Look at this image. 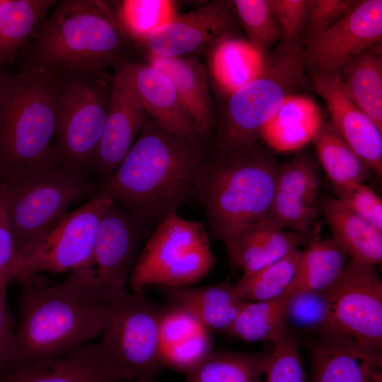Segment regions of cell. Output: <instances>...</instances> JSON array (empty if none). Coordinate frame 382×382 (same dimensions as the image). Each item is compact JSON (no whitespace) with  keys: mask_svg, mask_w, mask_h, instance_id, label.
I'll use <instances>...</instances> for the list:
<instances>
[{"mask_svg":"<svg viewBox=\"0 0 382 382\" xmlns=\"http://www.w3.org/2000/svg\"><path fill=\"white\" fill-rule=\"evenodd\" d=\"M204 163L203 147L149 118L129 152L93 196L107 198L147 227H156L194 199Z\"/></svg>","mask_w":382,"mask_h":382,"instance_id":"obj_1","label":"cell"},{"mask_svg":"<svg viewBox=\"0 0 382 382\" xmlns=\"http://www.w3.org/2000/svg\"><path fill=\"white\" fill-rule=\"evenodd\" d=\"M33 277L21 282L17 367L91 343L107 318L109 303L98 291L93 267L73 270L52 285L37 284Z\"/></svg>","mask_w":382,"mask_h":382,"instance_id":"obj_2","label":"cell"},{"mask_svg":"<svg viewBox=\"0 0 382 382\" xmlns=\"http://www.w3.org/2000/svg\"><path fill=\"white\" fill-rule=\"evenodd\" d=\"M56 120L54 73L31 62L16 74L0 67V185L59 168Z\"/></svg>","mask_w":382,"mask_h":382,"instance_id":"obj_3","label":"cell"},{"mask_svg":"<svg viewBox=\"0 0 382 382\" xmlns=\"http://www.w3.org/2000/svg\"><path fill=\"white\" fill-rule=\"evenodd\" d=\"M280 166L265 146L205 150L194 199L203 207L210 232L224 245L268 212Z\"/></svg>","mask_w":382,"mask_h":382,"instance_id":"obj_4","label":"cell"},{"mask_svg":"<svg viewBox=\"0 0 382 382\" xmlns=\"http://www.w3.org/2000/svg\"><path fill=\"white\" fill-rule=\"evenodd\" d=\"M131 40L106 2L62 0L33 37L29 62L52 73L104 74L120 66Z\"/></svg>","mask_w":382,"mask_h":382,"instance_id":"obj_5","label":"cell"},{"mask_svg":"<svg viewBox=\"0 0 382 382\" xmlns=\"http://www.w3.org/2000/svg\"><path fill=\"white\" fill-rule=\"evenodd\" d=\"M306 71L302 43L278 42L258 74L227 97L209 150L241 149L257 142L265 125L303 84Z\"/></svg>","mask_w":382,"mask_h":382,"instance_id":"obj_6","label":"cell"},{"mask_svg":"<svg viewBox=\"0 0 382 382\" xmlns=\"http://www.w3.org/2000/svg\"><path fill=\"white\" fill-rule=\"evenodd\" d=\"M57 120L54 150L59 168L93 170L109 108L112 84L106 73H54Z\"/></svg>","mask_w":382,"mask_h":382,"instance_id":"obj_7","label":"cell"},{"mask_svg":"<svg viewBox=\"0 0 382 382\" xmlns=\"http://www.w3.org/2000/svg\"><path fill=\"white\" fill-rule=\"evenodd\" d=\"M215 257L203 224L176 212L155 227L139 252L129 276L133 291L148 286H192L213 269Z\"/></svg>","mask_w":382,"mask_h":382,"instance_id":"obj_8","label":"cell"},{"mask_svg":"<svg viewBox=\"0 0 382 382\" xmlns=\"http://www.w3.org/2000/svg\"><path fill=\"white\" fill-rule=\"evenodd\" d=\"M4 190L6 212L22 255L62 219L76 200L96 186L85 174L63 168L11 185Z\"/></svg>","mask_w":382,"mask_h":382,"instance_id":"obj_9","label":"cell"},{"mask_svg":"<svg viewBox=\"0 0 382 382\" xmlns=\"http://www.w3.org/2000/svg\"><path fill=\"white\" fill-rule=\"evenodd\" d=\"M161 311L143 291L108 303L100 344L132 382H155L165 368L158 330Z\"/></svg>","mask_w":382,"mask_h":382,"instance_id":"obj_10","label":"cell"},{"mask_svg":"<svg viewBox=\"0 0 382 382\" xmlns=\"http://www.w3.org/2000/svg\"><path fill=\"white\" fill-rule=\"evenodd\" d=\"M111 202L93 196L82 206L66 213L22 255L18 281L39 272L61 273L93 267L100 223Z\"/></svg>","mask_w":382,"mask_h":382,"instance_id":"obj_11","label":"cell"},{"mask_svg":"<svg viewBox=\"0 0 382 382\" xmlns=\"http://www.w3.org/2000/svg\"><path fill=\"white\" fill-rule=\"evenodd\" d=\"M328 292L337 332L381 361L382 282L375 265L349 259Z\"/></svg>","mask_w":382,"mask_h":382,"instance_id":"obj_12","label":"cell"},{"mask_svg":"<svg viewBox=\"0 0 382 382\" xmlns=\"http://www.w3.org/2000/svg\"><path fill=\"white\" fill-rule=\"evenodd\" d=\"M148 228L115 202H111L105 211L96 242L93 270L98 291L107 302L129 294L127 281Z\"/></svg>","mask_w":382,"mask_h":382,"instance_id":"obj_13","label":"cell"},{"mask_svg":"<svg viewBox=\"0 0 382 382\" xmlns=\"http://www.w3.org/2000/svg\"><path fill=\"white\" fill-rule=\"evenodd\" d=\"M382 42V1H357L323 33L302 42L309 73L340 71L349 60Z\"/></svg>","mask_w":382,"mask_h":382,"instance_id":"obj_14","label":"cell"},{"mask_svg":"<svg viewBox=\"0 0 382 382\" xmlns=\"http://www.w3.org/2000/svg\"><path fill=\"white\" fill-rule=\"evenodd\" d=\"M239 22L233 1L213 0L190 11L175 14L152 32L144 45L150 54L185 57L236 34Z\"/></svg>","mask_w":382,"mask_h":382,"instance_id":"obj_15","label":"cell"},{"mask_svg":"<svg viewBox=\"0 0 382 382\" xmlns=\"http://www.w3.org/2000/svg\"><path fill=\"white\" fill-rule=\"evenodd\" d=\"M320 187L315 160L308 153H298L279 167L272 202L262 221L285 230L308 231L320 212Z\"/></svg>","mask_w":382,"mask_h":382,"instance_id":"obj_16","label":"cell"},{"mask_svg":"<svg viewBox=\"0 0 382 382\" xmlns=\"http://www.w3.org/2000/svg\"><path fill=\"white\" fill-rule=\"evenodd\" d=\"M338 134L372 173L382 175V130L348 95L340 71L309 73Z\"/></svg>","mask_w":382,"mask_h":382,"instance_id":"obj_17","label":"cell"},{"mask_svg":"<svg viewBox=\"0 0 382 382\" xmlns=\"http://www.w3.org/2000/svg\"><path fill=\"white\" fill-rule=\"evenodd\" d=\"M130 381L122 369L100 343H89L69 353L37 359L17 367L0 382Z\"/></svg>","mask_w":382,"mask_h":382,"instance_id":"obj_18","label":"cell"},{"mask_svg":"<svg viewBox=\"0 0 382 382\" xmlns=\"http://www.w3.org/2000/svg\"><path fill=\"white\" fill-rule=\"evenodd\" d=\"M149 117L125 74L113 76L105 127L93 167L101 181L117 168Z\"/></svg>","mask_w":382,"mask_h":382,"instance_id":"obj_19","label":"cell"},{"mask_svg":"<svg viewBox=\"0 0 382 382\" xmlns=\"http://www.w3.org/2000/svg\"><path fill=\"white\" fill-rule=\"evenodd\" d=\"M125 74L148 117L161 128L203 147L197 129L183 108L170 79L150 64L123 60Z\"/></svg>","mask_w":382,"mask_h":382,"instance_id":"obj_20","label":"cell"},{"mask_svg":"<svg viewBox=\"0 0 382 382\" xmlns=\"http://www.w3.org/2000/svg\"><path fill=\"white\" fill-rule=\"evenodd\" d=\"M310 382H379L381 361L352 340L336 333L306 338Z\"/></svg>","mask_w":382,"mask_h":382,"instance_id":"obj_21","label":"cell"},{"mask_svg":"<svg viewBox=\"0 0 382 382\" xmlns=\"http://www.w3.org/2000/svg\"><path fill=\"white\" fill-rule=\"evenodd\" d=\"M319 238L318 226L306 232H296L274 227L261 220L250 225L225 247L231 265L243 274H248Z\"/></svg>","mask_w":382,"mask_h":382,"instance_id":"obj_22","label":"cell"},{"mask_svg":"<svg viewBox=\"0 0 382 382\" xmlns=\"http://www.w3.org/2000/svg\"><path fill=\"white\" fill-rule=\"evenodd\" d=\"M149 64L170 79L203 145L212 136L215 123L204 66L185 56L165 57L154 54H150Z\"/></svg>","mask_w":382,"mask_h":382,"instance_id":"obj_23","label":"cell"},{"mask_svg":"<svg viewBox=\"0 0 382 382\" xmlns=\"http://www.w3.org/2000/svg\"><path fill=\"white\" fill-rule=\"evenodd\" d=\"M163 292L170 305L188 311L210 332H226L245 303L229 282L204 286L163 287Z\"/></svg>","mask_w":382,"mask_h":382,"instance_id":"obj_24","label":"cell"},{"mask_svg":"<svg viewBox=\"0 0 382 382\" xmlns=\"http://www.w3.org/2000/svg\"><path fill=\"white\" fill-rule=\"evenodd\" d=\"M318 205L333 239L350 260L373 265L381 262L382 231L347 209L335 197H321Z\"/></svg>","mask_w":382,"mask_h":382,"instance_id":"obj_25","label":"cell"},{"mask_svg":"<svg viewBox=\"0 0 382 382\" xmlns=\"http://www.w3.org/2000/svg\"><path fill=\"white\" fill-rule=\"evenodd\" d=\"M321 121L313 100L293 94L265 125L260 138L270 149L277 151L296 150L312 140Z\"/></svg>","mask_w":382,"mask_h":382,"instance_id":"obj_26","label":"cell"},{"mask_svg":"<svg viewBox=\"0 0 382 382\" xmlns=\"http://www.w3.org/2000/svg\"><path fill=\"white\" fill-rule=\"evenodd\" d=\"M265 57L247 40L233 34L211 48L210 71L220 90L228 97L258 74Z\"/></svg>","mask_w":382,"mask_h":382,"instance_id":"obj_27","label":"cell"},{"mask_svg":"<svg viewBox=\"0 0 382 382\" xmlns=\"http://www.w3.org/2000/svg\"><path fill=\"white\" fill-rule=\"evenodd\" d=\"M340 71L349 97L382 130V42L359 54Z\"/></svg>","mask_w":382,"mask_h":382,"instance_id":"obj_28","label":"cell"},{"mask_svg":"<svg viewBox=\"0 0 382 382\" xmlns=\"http://www.w3.org/2000/svg\"><path fill=\"white\" fill-rule=\"evenodd\" d=\"M54 0H3L0 4V67L11 63L47 18Z\"/></svg>","mask_w":382,"mask_h":382,"instance_id":"obj_29","label":"cell"},{"mask_svg":"<svg viewBox=\"0 0 382 382\" xmlns=\"http://www.w3.org/2000/svg\"><path fill=\"white\" fill-rule=\"evenodd\" d=\"M294 291L289 287L280 296L267 301L245 302L227 335L246 342L274 343L286 331L288 306Z\"/></svg>","mask_w":382,"mask_h":382,"instance_id":"obj_30","label":"cell"},{"mask_svg":"<svg viewBox=\"0 0 382 382\" xmlns=\"http://www.w3.org/2000/svg\"><path fill=\"white\" fill-rule=\"evenodd\" d=\"M316 157L334 187L363 183L371 171L342 139L331 122L321 121L312 139Z\"/></svg>","mask_w":382,"mask_h":382,"instance_id":"obj_31","label":"cell"},{"mask_svg":"<svg viewBox=\"0 0 382 382\" xmlns=\"http://www.w3.org/2000/svg\"><path fill=\"white\" fill-rule=\"evenodd\" d=\"M349 258L332 237L319 238L302 251L296 274L289 288L296 291H327L337 279Z\"/></svg>","mask_w":382,"mask_h":382,"instance_id":"obj_32","label":"cell"},{"mask_svg":"<svg viewBox=\"0 0 382 382\" xmlns=\"http://www.w3.org/2000/svg\"><path fill=\"white\" fill-rule=\"evenodd\" d=\"M268 353L212 351L185 373V382H263Z\"/></svg>","mask_w":382,"mask_h":382,"instance_id":"obj_33","label":"cell"},{"mask_svg":"<svg viewBox=\"0 0 382 382\" xmlns=\"http://www.w3.org/2000/svg\"><path fill=\"white\" fill-rule=\"evenodd\" d=\"M301 253L295 248L277 262L253 273L243 274L234 285L236 294L245 302L280 296L288 290L295 277Z\"/></svg>","mask_w":382,"mask_h":382,"instance_id":"obj_34","label":"cell"},{"mask_svg":"<svg viewBox=\"0 0 382 382\" xmlns=\"http://www.w3.org/2000/svg\"><path fill=\"white\" fill-rule=\"evenodd\" d=\"M294 291L287 309V329L298 336L300 333L307 337L327 333L338 334L332 320L328 290Z\"/></svg>","mask_w":382,"mask_h":382,"instance_id":"obj_35","label":"cell"},{"mask_svg":"<svg viewBox=\"0 0 382 382\" xmlns=\"http://www.w3.org/2000/svg\"><path fill=\"white\" fill-rule=\"evenodd\" d=\"M233 4L248 42L259 54L266 57L272 47L282 40L267 0H234Z\"/></svg>","mask_w":382,"mask_h":382,"instance_id":"obj_36","label":"cell"},{"mask_svg":"<svg viewBox=\"0 0 382 382\" xmlns=\"http://www.w3.org/2000/svg\"><path fill=\"white\" fill-rule=\"evenodd\" d=\"M175 14L173 1L128 0L122 1L117 16L129 37L143 45L152 32Z\"/></svg>","mask_w":382,"mask_h":382,"instance_id":"obj_37","label":"cell"},{"mask_svg":"<svg viewBox=\"0 0 382 382\" xmlns=\"http://www.w3.org/2000/svg\"><path fill=\"white\" fill-rule=\"evenodd\" d=\"M299 336L287 329L273 343L269 354L263 382H306V375L299 351Z\"/></svg>","mask_w":382,"mask_h":382,"instance_id":"obj_38","label":"cell"},{"mask_svg":"<svg viewBox=\"0 0 382 382\" xmlns=\"http://www.w3.org/2000/svg\"><path fill=\"white\" fill-rule=\"evenodd\" d=\"M212 351L210 332L203 328L181 341L162 348L161 356L165 368L185 374Z\"/></svg>","mask_w":382,"mask_h":382,"instance_id":"obj_39","label":"cell"},{"mask_svg":"<svg viewBox=\"0 0 382 382\" xmlns=\"http://www.w3.org/2000/svg\"><path fill=\"white\" fill-rule=\"evenodd\" d=\"M279 28L282 40L302 43L309 10L308 0H267Z\"/></svg>","mask_w":382,"mask_h":382,"instance_id":"obj_40","label":"cell"},{"mask_svg":"<svg viewBox=\"0 0 382 382\" xmlns=\"http://www.w3.org/2000/svg\"><path fill=\"white\" fill-rule=\"evenodd\" d=\"M334 191L347 209L382 231V199L371 188L357 183L334 187Z\"/></svg>","mask_w":382,"mask_h":382,"instance_id":"obj_41","label":"cell"},{"mask_svg":"<svg viewBox=\"0 0 382 382\" xmlns=\"http://www.w3.org/2000/svg\"><path fill=\"white\" fill-rule=\"evenodd\" d=\"M22 257L8 219L3 187L0 185V291L20 277Z\"/></svg>","mask_w":382,"mask_h":382,"instance_id":"obj_42","label":"cell"},{"mask_svg":"<svg viewBox=\"0 0 382 382\" xmlns=\"http://www.w3.org/2000/svg\"><path fill=\"white\" fill-rule=\"evenodd\" d=\"M203 328L192 314L179 306L170 305L162 309L158 325L161 349L185 339Z\"/></svg>","mask_w":382,"mask_h":382,"instance_id":"obj_43","label":"cell"},{"mask_svg":"<svg viewBox=\"0 0 382 382\" xmlns=\"http://www.w3.org/2000/svg\"><path fill=\"white\" fill-rule=\"evenodd\" d=\"M308 1L309 10L304 40L325 31L349 11L357 2L354 0Z\"/></svg>","mask_w":382,"mask_h":382,"instance_id":"obj_44","label":"cell"},{"mask_svg":"<svg viewBox=\"0 0 382 382\" xmlns=\"http://www.w3.org/2000/svg\"><path fill=\"white\" fill-rule=\"evenodd\" d=\"M18 349L16 328L11 314L7 291H0V378L17 368Z\"/></svg>","mask_w":382,"mask_h":382,"instance_id":"obj_45","label":"cell"},{"mask_svg":"<svg viewBox=\"0 0 382 382\" xmlns=\"http://www.w3.org/2000/svg\"><path fill=\"white\" fill-rule=\"evenodd\" d=\"M103 382H110V381H103ZM121 382H130V381H121Z\"/></svg>","mask_w":382,"mask_h":382,"instance_id":"obj_46","label":"cell"},{"mask_svg":"<svg viewBox=\"0 0 382 382\" xmlns=\"http://www.w3.org/2000/svg\"><path fill=\"white\" fill-rule=\"evenodd\" d=\"M2 1H3V0H0V4H1Z\"/></svg>","mask_w":382,"mask_h":382,"instance_id":"obj_47","label":"cell"}]
</instances>
